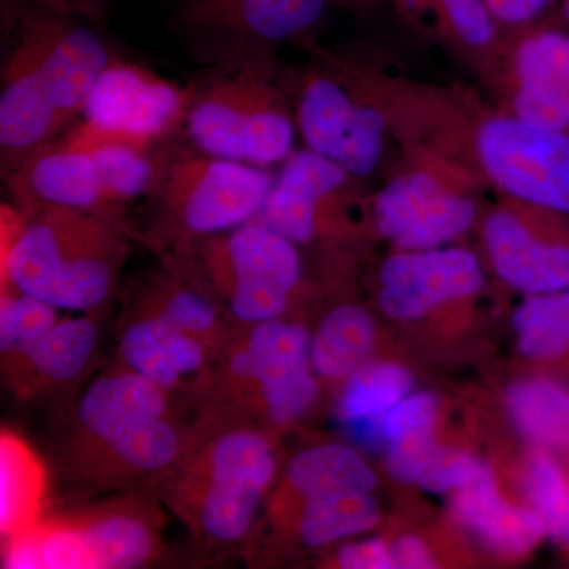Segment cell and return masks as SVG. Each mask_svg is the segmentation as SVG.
Returning a JSON list of instances; mask_svg holds the SVG:
<instances>
[{
    "instance_id": "43",
    "label": "cell",
    "mask_w": 569,
    "mask_h": 569,
    "mask_svg": "<svg viewBox=\"0 0 569 569\" xmlns=\"http://www.w3.org/2000/svg\"><path fill=\"white\" fill-rule=\"evenodd\" d=\"M561 13H563V20L567 22L569 28V0H563V6H561Z\"/></svg>"
},
{
    "instance_id": "39",
    "label": "cell",
    "mask_w": 569,
    "mask_h": 569,
    "mask_svg": "<svg viewBox=\"0 0 569 569\" xmlns=\"http://www.w3.org/2000/svg\"><path fill=\"white\" fill-rule=\"evenodd\" d=\"M337 565L346 569H389L392 567L391 546L381 539L348 542L337 553Z\"/></svg>"
},
{
    "instance_id": "41",
    "label": "cell",
    "mask_w": 569,
    "mask_h": 569,
    "mask_svg": "<svg viewBox=\"0 0 569 569\" xmlns=\"http://www.w3.org/2000/svg\"><path fill=\"white\" fill-rule=\"evenodd\" d=\"M391 559L392 567L400 569L437 568V561L426 542L411 535L396 539L391 546Z\"/></svg>"
},
{
    "instance_id": "18",
    "label": "cell",
    "mask_w": 569,
    "mask_h": 569,
    "mask_svg": "<svg viewBox=\"0 0 569 569\" xmlns=\"http://www.w3.org/2000/svg\"><path fill=\"white\" fill-rule=\"evenodd\" d=\"M163 389L132 370L93 381L82 396L78 417L92 437L111 445L134 427L163 418Z\"/></svg>"
},
{
    "instance_id": "8",
    "label": "cell",
    "mask_w": 569,
    "mask_h": 569,
    "mask_svg": "<svg viewBox=\"0 0 569 569\" xmlns=\"http://www.w3.org/2000/svg\"><path fill=\"white\" fill-rule=\"evenodd\" d=\"M198 257L246 323L282 316L302 279L298 246L257 219L201 239Z\"/></svg>"
},
{
    "instance_id": "31",
    "label": "cell",
    "mask_w": 569,
    "mask_h": 569,
    "mask_svg": "<svg viewBox=\"0 0 569 569\" xmlns=\"http://www.w3.org/2000/svg\"><path fill=\"white\" fill-rule=\"evenodd\" d=\"M108 447L127 466L153 471L173 462L179 440L173 426L160 418L134 427Z\"/></svg>"
},
{
    "instance_id": "32",
    "label": "cell",
    "mask_w": 569,
    "mask_h": 569,
    "mask_svg": "<svg viewBox=\"0 0 569 569\" xmlns=\"http://www.w3.org/2000/svg\"><path fill=\"white\" fill-rule=\"evenodd\" d=\"M156 296L160 302L157 316L187 335H204L216 325L217 312L211 301L179 280L171 277L159 279Z\"/></svg>"
},
{
    "instance_id": "5",
    "label": "cell",
    "mask_w": 569,
    "mask_h": 569,
    "mask_svg": "<svg viewBox=\"0 0 569 569\" xmlns=\"http://www.w3.org/2000/svg\"><path fill=\"white\" fill-rule=\"evenodd\" d=\"M156 152L73 148L54 141L3 178L18 206L121 209L151 187Z\"/></svg>"
},
{
    "instance_id": "21",
    "label": "cell",
    "mask_w": 569,
    "mask_h": 569,
    "mask_svg": "<svg viewBox=\"0 0 569 569\" xmlns=\"http://www.w3.org/2000/svg\"><path fill=\"white\" fill-rule=\"evenodd\" d=\"M508 413L537 449L569 459V388L552 378H526L507 391Z\"/></svg>"
},
{
    "instance_id": "10",
    "label": "cell",
    "mask_w": 569,
    "mask_h": 569,
    "mask_svg": "<svg viewBox=\"0 0 569 569\" xmlns=\"http://www.w3.org/2000/svg\"><path fill=\"white\" fill-rule=\"evenodd\" d=\"M190 100L192 82L178 84L149 67L114 56L97 78L80 119L156 152L182 132Z\"/></svg>"
},
{
    "instance_id": "29",
    "label": "cell",
    "mask_w": 569,
    "mask_h": 569,
    "mask_svg": "<svg viewBox=\"0 0 569 569\" xmlns=\"http://www.w3.org/2000/svg\"><path fill=\"white\" fill-rule=\"evenodd\" d=\"M96 346V325L89 318H70L52 326L28 356L41 377L66 381L84 369Z\"/></svg>"
},
{
    "instance_id": "25",
    "label": "cell",
    "mask_w": 569,
    "mask_h": 569,
    "mask_svg": "<svg viewBox=\"0 0 569 569\" xmlns=\"http://www.w3.org/2000/svg\"><path fill=\"white\" fill-rule=\"evenodd\" d=\"M380 507L372 492L336 493L306 500L299 533L309 548L366 533L377 526Z\"/></svg>"
},
{
    "instance_id": "9",
    "label": "cell",
    "mask_w": 569,
    "mask_h": 569,
    "mask_svg": "<svg viewBox=\"0 0 569 569\" xmlns=\"http://www.w3.org/2000/svg\"><path fill=\"white\" fill-rule=\"evenodd\" d=\"M475 146L498 189L520 203L569 216V132L493 116L479 126Z\"/></svg>"
},
{
    "instance_id": "36",
    "label": "cell",
    "mask_w": 569,
    "mask_h": 569,
    "mask_svg": "<svg viewBox=\"0 0 569 569\" xmlns=\"http://www.w3.org/2000/svg\"><path fill=\"white\" fill-rule=\"evenodd\" d=\"M449 28L468 47L485 48L496 39V18L486 0H438Z\"/></svg>"
},
{
    "instance_id": "26",
    "label": "cell",
    "mask_w": 569,
    "mask_h": 569,
    "mask_svg": "<svg viewBox=\"0 0 569 569\" xmlns=\"http://www.w3.org/2000/svg\"><path fill=\"white\" fill-rule=\"evenodd\" d=\"M413 377L395 362H367L347 378L339 415L346 426L383 422L389 408L410 395Z\"/></svg>"
},
{
    "instance_id": "27",
    "label": "cell",
    "mask_w": 569,
    "mask_h": 569,
    "mask_svg": "<svg viewBox=\"0 0 569 569\" xmlns=\"http://www.w3.org/2000/svg\"><path fill=\"white\" fill-rule=\"evenodd\" d=\"M567 458L535 448L523 470L530 508L545 523L546 537L569 550V463Z\"/></svg>"
},
{
    "instance_id": "30",
    "label": "cell",
    "mask_w": 569,
    "mask_h": 569,
    "mask_svg": "<svg viewBox=\"0 0 569 569\" xmlns=\"http://www.w3.org/2000/svg\"><path fill=\"white\" fill-rule=\"evenodd\" d=\"M58 323V307L33 296L3 293L0 299L2 351L29 355L33 346Z\"/></svg>"
},
{
    "instance_id": "3",
    "label": "cell",
    "mask_w": 569,
    "mask_h": 569,
    "mask_svg": "<svg viewBox=\"0 0 569 569\" xmlns=\"http://www.w3.org/2000/svg\"><path fill=\"white\" fill-rule=\"evenodd\" d=\"M182 133L211 156L260 168L283 163L299 133L276 54L206 67L192 82Z\"/></svg>"
},
{
    "instance_id": "1",
    "label": "cell",
    "mask_w": 569,
    "mask_h": 569,
    "mask_svg": "<svg viewBox=\"0 0 569 569\" xmlns=\"http://www.w3.org/2000/svg\"><path fill=\"white\" fill-rule=\"evenodd\" d=\"M0 167L6 178L84 111L112 54L96 22L37 0H2Z\"/></svg>"
},
{
    "instance_id": "4",
    "label": "cell",
    "mask_w": 569,
    "mask_h": 569,
    "mask_svg": "<svg viewBox=\"0 0 569 569\" xmlns=\"http://www.w3.org/2000/svg\"><path fill=\"white\" fill-rule=\"evenodd\" d=\"M274 181L269 168L163 144L148 197L170 233L197 241L257 219Z\"/></svg>"
},
{
    "instance_id": "19",
    "label": "cell",
    "mask_w": 569,
    "mask_h": 569,
    "mask_svg": "<svg viewBox=\"0 0 569 569\" xmlns=\"http://www.w3.org/2000/svg\"><path fill=\"white\" fill-rule=\"evenodd\" d=\"M121 355L134 373L162 389L174 387L204 365V350L197 337L157 313L123 332Z\"/></svg>"
},
{
    "instance_id": "2",
    "label": "cell",
    "mask_w": 569,
    "mask_h": 569,
    "mask_svg": "<svg viewBox=\"0 0 569 569\" xmlns=\"http://www.w3.org/2000/svg\"><path fill=\"white\" fill-rule=\"evenodd\" d=\"M119 213L48 204L24 209L18 230L7 233L3 279L58 309L102 305L126 254Z\"/></svg>"
},
{
    "instance_id": "14",
    "label": "cell",
    "mask_w": 569,
    "mask_h": 569,
    "mask_svg": "<svg viewBox=\"0 0 569 569\" xmlns=\"http://www.w3.org/2000/svg\"><path fill=\"white\" fill-rule=\"evenodd\" d=\"M482 283L481 261L470 250H399L381 266L378 301L395 320H419L438 306L477 295Z\"/></svg>"
},
{
    "instance_id": "28",
    "label": "cell",
    "mask_w": 569,
    "mask_h": 569,
    "mask_svg": "<svg viewBox=\"0 0 569 569\" xmlns=\"http://www.w3.org/2000/svg\"><path fill=\"white\" fill-rule=\"evenodd\" d=\"M77 530L89 568L140 567L153 550L151 530L132 516H104Z\"/></svg>"
},
{
    "instance_id": "38",
    "label": "cell",
    "mask_w": 569,
    "mask_h": 569,
    "mask_svg": "<svg viewBox=\"0 0 569 569\" xmlns=\"http://www.w3.org/2000/svg\"><path fill=\"white\" fill-rule=\"evenodd\" d=\"M40 568H89L77 529L48 531L37 538Z\"/></svg>"
},
{
    "instance_id": "7",
    "label": "cell",
    "mask_w": 569,
    "mask_h": 569,
    "mask_svg": "<svg viewBox=\"0 0 569 569\" xmlns=\"http://www.w3.org/2000/svg\"><path fill=\"white\" fill-rule=\"evenodd\" d=\"M362 80L343 63L321 62L291 88L305 148L340 164L355 179L376 173L387 134V116L367 99Z\"/></svg>"
},
{
    "instance_id": "6",
    "label": "cell",
    "mask_w": 569,
    "mask_h": 569,
    "mask_svg": "<svg viewBox=\"0 0 569 569\" xmlns=\"http://www.w3.org/2000/svg\"><path fill=\"white\" fill-rule=\"evenodd\" d=\"M331 0H173L171 31L206 67L276 54L312 32Z\"/></svg>"
},
{
    "instance_id": "17",
    "label": "cell",
    "mask_w": 569,
    "mask_h": 569,
    "mask_svg": "<svg viewBox=\"0 0 569 569\" xmlns=\"http://www.w3.org/2000/svg\"><path fill=\"white\" fill-rule=\"evenodd\" d=\"M451 511L460 526L507 559L527 556L546 537L545 523L533 509L516 507L501 497L489 466L471 485L455 492Z\"/></svg>"
},
{
    "instance_id": "35",
    "label": "cell",
    "mask_w": 569,
    "mask_h": 569,
    "mask_svg": "<svg viewBox=\"0 0 569 569\" xmlns=\"http://www.w3.org/2000/svg\"><path fill=\"white\" fill-rule=\"evenodd\" d=\"M438 399L432 392H415L400 399L383 417L388 443L417 433L433 432L438 418Z\"/></svg>"
},
{
    "instance_id": "40",
    "label": "cell",
    "mask_w": 569,
    "mask_h": 569,
    "mask_svg": "<svg viewBox=\"0 0 569 569\" xmlns=\"http://www.w3.org/2000/svg\"><path fill=\"white\" fill-rule=\"evenodd\" d=\"M550 0H486L496 21L505 24H527L548 9Z\"/></svg>"
},
{
    "instance_id": "23",
    "label": "cell",
    "mask_w": 569,
    "mask_h": 569,
    "mask_svg": "<svg viewBox=\"0 0 569 569\" xmlns=\"http://www.w3.org/2000/svg\"><path fill=\"white\" fill-rule=\"evenodd\" d=\"M288 481L306 500L347 492H373L376 471L347 445L305 449L288 466Z\"/></svg>"
},
{
    "instance_id": "34",
    "label": "cell",
    "mask_w": 569,
    "mask_h": 569,
    "mask_svg": "<svg viewBox=\"0 0 569 569\" xmlns=\"http://www.w3.org/2000/svg\"><path fill=\"white\" fill-rule=\"evenodd\" d=\"M486 463L479 462L475 456L455 449L438 448L418 485L433 496L458 492L467 488L481 473Z\"/></svg>"
},
{
    "instance_id": "44",
    "label": "cell",
    "mask_w": 569,
    "mask_h": 569,
    "mask_svg": "<svg viewBox=\"0 0 569 569\" xmlns=\"http://www.w3.org/2000/svg\"><path fill=\"white\" fill-rule=\"evenodd\" d=\"M331 2H332V0H331Z\"/></svg>"
},
{
    "instance_id": "11",
    "label": "cell",
    "mask_w": 569,
    "mask_h": 569,
    "mask_svg": "<svg viewBox=\"0 0 569 569\" xmlns=\"http://www.w3.org/2000/svg\"><path fill=\"white\" fill-rule=\"evenodd\" d=\"M500 208L482 224L493 271L527 296L569 290V230L563 216L520 203Z\"/></svg>"
},
{
    "instance_id": "22",
    "label": "cell",
    "mask_w": 569,
    "mask_h": 569,
    "mask_svg": "<svg viewBox=\"0 0 569 569\" xmlns=\"http://www.w3.org/2000/svg\"><path fill=\"white\" fill-rule=\"evenodd\" d=\"M376 346V323L365 307H336L310 340V359L318 376L348 378L369 362Z\"/></svg>"
},
{
    "instance_id": "37",
    "label": "cell",
    "mask_w": 569,
    "mask_h": 569,
    "mask_svg": "<svg viewBox=\"0 0 569 569\" xmlns=\"http://www.w3.org/2000/svg\"><path fill=\"white\" fill-rule=\"evenodd\" d=\"M438 447L433 432L417 433L388 443L387 470L402 485L418 482Z\"/></svg>"
},
{
    "instance_id": "24",
    "label": "cell",
    "mask_w": 569,
    "mask_h": 569,
    "mask_svg": "<svg viewBox=\"0 0 569 569\" xmlns=\"http://www.w3.org/2000/svg\"><path fill=\"white\" fill-rule=\"evenodd\" d=\"M520 353L533 361H569V290L527 296L512 316Z\"/></svg>"
},
{
    "instance_id": "20",
    "label": "cell",
    "mask_w": 569,
    "mask_h": 569,
    "mask_svg": "<svg viewBox=\"0 0 569 569\" xmlns=\"http://www.w3.org/2000/svg\"><path fill=\"white\" fill-rule=\"evenodd\" d=\"M310 340L302 325L284 323L279 318L261 321L250 332L246 347L234 355L233 373L257 381L261 392L271 391L312 372Z\"/></svg>"
},
{
    "instance_id": "42",
    "label": "cell",
    "mask_w": 569,
    "mask_h": 569,
    "mask_svg": "<svg viewBox=\"0 0 569 569\" xmlns=\"http://www.w3.org/2000/svg\"><path fill=\"white\" fill-rule=\"evenodd\" d=\"M37 2L62 11V13L74 14V17L96 22L103 17L111 0H37Z\"/></svg>"
},
{
    "instance_id": "13",
    "label": "cell",
    "mask_w": 569,
    "mask_h": 569,
    "mask_svg": "<svg viewBox=\"0 0 569 569\" xmlns=\"http://www.w3.org/2000/svg\"><path fill=\"white\" fill-rule=\"evenodd\" d=\"M274 471V456L263 437L236 430L220 438L209 455L208 489L201 503L208 535L224 542L244 538Z\"/></svg>"
},
{
    "instance_id": "15",
    "label": "cell",
    "mask_w": 569,
    "mask_h": 569,
    "mask_svg": "<svg viewBox=\"0 0 569 569\" xmlns=\"http://www.w3.org/2000/svg\"><path fill=\"white\" fill-rule=\"evenodd\" d=\"M355 181L340 164L310 149H295L276 174L274 186L257 220L290 239L309 244L342 212Z\"/></svg>"
},
{
    "instance_id": "16",
    "label": "cell",
    "mask_w": 569,
    "mask_h": 569,
    "mask_svg": "<svg viewBox=\"0 0 569 569\" xmlns=\"http://www.w3.org/2000/svg\"><path fill=\"white\" fill-rule=\"evenodd\" d=\"M512 66V116L530 126L569 132V33H529L516 48Z\"/></svg>"
},
{
    "instance_id": "33",
    "label": "cell",
    "mask_w": 569,
    "mask_h": 569,
    "mask_svg": "<svg viewBox=\"0 0 569 569\" xmlns=\"http://www.w3.org/2000/svg\"><path fill=\"white\" fill-rule=\"evenodd\" d=\"M0 518L2 529L11 531L17 529L26 511L32 505V463L28 456L13 443L10 438H2V451H0Z\"/></svg>"
},
{
    "instance_id": "12",
    "label": "cell",
    "mask_w": 569,
    "mask_h": 569,
    "mask_svg": "<svg viewBox=\"0 0 569 569\" xmlns=\"http://www.w3.org/2000/svg\"><path fill=\"white\" fill-rule=\"evenodd\" d=\"M477 217L470 194L426 168L397 176L373 200L378 233L399 250L445 247L466 234Z\"/></svg>"
}]
</instances>
